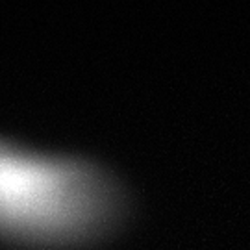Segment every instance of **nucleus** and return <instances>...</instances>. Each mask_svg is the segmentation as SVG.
Wrapping results in <instances>:
<instances>
[{"label": "nucleus", "mask_w": 250, "mask_h": 250, "mask_svg": "<svg viewBox=\"0 0 250 250\" xmlns=\"http://www.w3.org/2000/svg\"><path fill=\"white\" fill-rule=\"evenodd\" d=\"M128 211L126 186L106 165L0 135V241L78 249L109 237Z\"/></svg>", "instance_id": "f257e3e1"}]
</instances>
